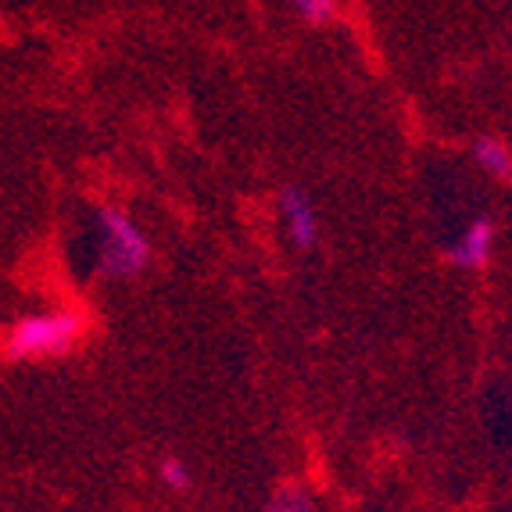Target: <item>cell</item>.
Returning a JSON list of instances; mask_svg holds the SVG:
<instances>
[{
	"instance_id": "2",
	"label": "cell",
	"mask_w": 512,
	"mask_h": 512,
	"mask_svg": "<svg viewBox=\"0 0 512 512\" xmlns=\"http://www.w3.org/2000/svg\"><path fill=\"white\" fill-rule=\"evenodd\" d=\"M97 269L111 280H133L151 262V240L122 208H97Z\"/></svg>"
},
{
	"instance_id": "1",
	"label": "cell",
	"mask_w": 512,
	"mask_h": 512,
	"mask_svg": "<svg viewBox=\"0 0 512 512\" xmlns=\"http://www.w3.org/2000/svg\"><path fill=\"white\" fill-rule=\"evenodd\" d=\"M86 319L83 312L72 308H51V312H29L15 319L0 341V355L8 362H36V359H58L76 348L83 337Z\"/></svg>"
},
{
	"instance_id": "5",
	"label": "cell",
	"mask_w": 512,
	"mask_h": 512,
	"mask_svg": "<svg viewBox=\"0 0 512 512\" xmlns=\"http://www.w3.org/2000/svg\"><path fill=\"white\" fill-rule=\"evenodd\" d=\"M473 154H477L480 169L491 172V176H509L512 172V151L502 144V140H491V137L477 140V151Z\"/></svg>"
},
{
	"instance_id": "3",
	"label": "cell",
	"mask_w": 512,
	"mask_h": 512,
	"mask_svg": "<svg viewBox=\"0 0 512 512\" xmlns=\"http://www.w3.org/2000/svg\"><path fill=\"white\" fill-rule=\"evenodd\" d=\"M280 219H283V230L291 237L294 248L308 251L316 248L319 240V215L308 201V194L301 187H287L280 194Z\"/></svg>"
},
{
	"instance_id": "6",
	"label": "cell",
	"mask_w": 512,
	"mask_h": 512,
	"mask_svg": "<svg viewBox=\"0 0 512 512\" xmlns=\"http://www.w3.org/2000/svg\"><path fill=\"white\" fill-rule=\"evenodd\" d=\"M158 477H162V484L169 487V491H187L190 487V473L180 459H165L162 470H158Z\"/></svg>"
},
{
	"instance_id": "4",
	"label": "cell",
	"mask_w": 512,
	"mask_h": 512,
	"mask_svg": "<svg viewBox=\"0 0 512 512\" xmlns=\"http://www.w3.org/2000/svg\"><path fill=\"white\" fill-rule=\"evenodd\" d=\"M491 251H495V222L477 219L452 244V262L462 265V269H480V265H487Z\"/></svg>"
},
{
	"instance_id": "7",
	"label": "cell",
	"mask_w": 512,
	"mask_h": 512,
	"mask_svg": "<svg viewBox=\"0 0 512 512\" xmlns=\"http://www.w3.org/2000/svg\"><path fill=\"white\" fill-rule=\"evenodd\" d=\"M308 22H326L333 15V0H291Z\"/></svg>"
}]
</instances>
